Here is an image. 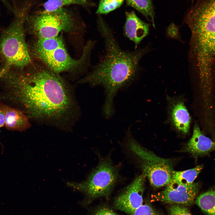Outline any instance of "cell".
Returning a JSON list of instances; mask_svg holds the SVG:
<instances>
[{
	"label": "cell",
	"instance_id": "obj_1",
	"mask_svg": "<svg viewBox=\"0 0 215 215\" xmlns=\"http://www.w3.org/2000/svg\"><path fill=\"white\" fill-rule=\"evenodd\" d=\"M57 74L45 69L6 71L0 77V102L30 119L71 131L80 108L73 89Z\"/></svg>",
	"mask_w": 215,
	"mask_h": 215
},
{
	"label": "cell",
	"instance_id": "obj_2",
	"mask_svg": "<svg viewBox=\"0 0 215 215\" xmlns=\"http://www.w3.org/2000/svg\"><path fill=\"white\" fill-rule=\"evenodd\" d=\"M97 27L103 40L105 53L78 82L104 88L105 96L103 113L109 118L114 112L113 101L117 93L135 80L139 71L140 60L150 50L147 47L132 51L122 49L113 31L101 16L97 19Z\"/></svg>",
	"mask_w": 215,
	"mask_h": 215
},
{
	"label": "cell",
	"instance_id": "obj_3",
	"mask_svg": "<svg viewBox=\"0 0 215 215\" xmlns=\"http://www.w3.org/2000/svg\"><path fill=\"white\" fill-rule=\"evenodd\" d=\"M185 22L191 32L190 56L198 74L212 75L215 64V0H198Z\"/></svg>",
	"mask_w": 215,
	"mask_h": 215
},
{
	"label": "cell",
	"instance_id": "obj_4",
	"mask_svg": "<svg viewBox=\"0 0 215 215\" xmlns=\"http://www.w3.org/2000/svg\"><path fill=\"white\" fill-rule=\"evenodd\" d=\"M29 8L26 6L16 12L14 19L0 36V74L8 70H22L31 62L25 37L24 24Z\"/></svg>",
	"mask_w": 215,
	"mask_h": 215
},
{
	"label": "cell",
	"instance_id": "obj_5",
	"mask_svg": "<svg viewBox=\"0 0 215 215\" xmlns=\"http://www.w3.org/2000/svg\"><path fill=\"white\" fill-rule=\"evenodd\" d=\"M129 131L126 137L127 148L136 158L151 185L159 188L168 185L174 170L172 160L159 157L143 147L131 137Z\"/></svg>",
	"mask_w": 215,
	"mask_h": 215
},
{
	"label": "cell",
	"instance_id": "obj_6",
	"mask_svg": "<svg viewBox=\"0 0 215 215\" xmlns=\"http://www.w3.org/2000/svg\"><path fill=\"white\" fill-rule=\"evenodd\" d=\"M119 167L109 157L102 158L86 179L80 183H69V185L91 198L107 197L120 178Z\"/></svg>",
	"mask_w": 215,
	"mask_h": 215
},
{
	"label": "cell",
	"instance_id": "obj_7",
	"mask_svg": "<svg viewBox=\"0 0 215 215\" xmlns=\"http://www.w3.org/2000/svg\"><path fill=\"white\" fill-rule=\"evenodd\" d=\"M39 39L58 36L62 31L73 30L85 32L84 26H80L72 13L64 7L51 11L43 10L28 16L26 19Z\"/></svg>",
	"mask_w": 215,
	"mask_h": 215
},
{
	"label": "cell",
	"instance_id": "obj_8",
	"mask_svg": "<svg viewBox=\"0 0 215 215\" xmlns=\"http://www.w3.org/2000/svg\"><path fill=\"white\" fill-rule=\"evenodd\" d=\"M96 41L88 40L83 48L81 57L72 58L63 44L50 51L35 54L53 72L58 74L68 70L87 73L91 64V56Z\"/></svg>",
	"mask_w": 215,
	"mask_h": 215
},
{
	"label": "cell",
	"instance_id": "obj_9",
	"mask_svg": "<svg viewBox=\"0 0 215 215\" xmlns=\"http://www.w3.org/2000/svg\"><path fill=\"white\" fill-rule=\"evenodd\" d=\"M199 188L198 182L189 185L171 183L164 190L153 195L152 199L163 203L190 206L195 200Z\"/></svg>",
	"mask_w": 215,
	"mask_h": 215
},
{
	"label": "cell",
	"instance_id": "obj_10",
	"mask_svg": "<svg viewBox=\"0 0 215 215\" xmlns=\"http://www.w3.org/2000/svg\"><path fill=\"white\" fill-rule=\"evenodd\" d=\"M146 177L143 173L136 177L115 198V208L129 215L143 204V196Z\"/></svg>",
	"mask_w": 215,
	"mask_h": 215
},
{
	"label": "cell",
	"instance_id": "obj_11",
	"mask_svg": "<svg viewBox=\"0 0 215 215\" xmlns=\"http://www.w3.org/2000/svg\"><path fill=\"white\" fill-rule=\"evenodd\" d=\"M123 26L124 36L134 43L135 49L149 33L150 24L141 20L133 10L126 12Z\"/></svg>",
	"mask_w": 215,
	"mask_h": 215
},
{
	"label": "cell",
	"instance_id": "obj_12",
	"mask_svg": "<svg viewBox=\"0 0 215 215\" xmlns=\"http://www.w3.org/2000/svg\"><path fill=\"white\" fill-rule=\"evenodd\" d=\"M215 150V141L204 135L195 124L191 139L182 150L195 157L205 156Z\"/></svg>",
	"mask_w": 215,
	"mask_h": 215
},
{
	"label": "cell",
	"instance_id": "obj_13",
	"mask_svg": "<svg viewBox=\"0 0 215 215\" xmlns=\"http://www.w3.org/2000/svg\"><path fill=\"white\" fill-rule=\"evenodd\" d=\"M0 109L4 114V126L7 129L22 132L31 127L30 119L20 109L0 102Z\"/></svg>",
	"mask_w": 215,
	"mask_h": 215
},
{
	"label": "cell",
	"instance_id": "obj_14",
	"mask_svg": "<svg viewBox=\"0 0 215 215\" xmlns=\"http://www.w3.org/2000/svg\"><path fill=\"white\" fill-rule=\"evenodd\" d=\"M170 115L175 128L183 133H187L189 129L191 118L184 103L179 101L174 102L171 107Z\"/></svg>",
	"mask_w": 215,
	"mask_h": 215
},
{
	"label": "cell",
	"instance_id": "obj_15",
	"mask_svg": "<svg viewBox=\"0 0 215 215\" xmlns=\"http://www.w3.org/2000/svg\"><path fill=\"white\" fill-rule=\"evenodd\" d=\"M195 203L208 215H215V185L212 188L199 195Z\"/></svg>",
	"mask_w": 215,
	"mask_h": 215
},
{
	"label": "cell",
	"instance_id": "obj_16",
	"mask_svg": "<svg viewBox=\"0 0 215 215\" xmlns=\"http://www.w3.org/2000/svg\"><path fill=\"white\" fill-rule=\"evenodd\" d=\"M127 5L132 7L150 21L155 28V13L153 0H125Z\"/></svg>",
	"mask_w": 215,
	"mask_h": 215
},
{
	"label": "cell",
	"instance_id": "obj_17",
	"mask_svg": "<svg viewBox=\"0 0 215 215\" xmlns=\"http://www.w3.org/2000/svg\"><path fill=\"white\" fill-rule=\"evenodd\" d=\"M203 168L202 165L195 168L181 171H173L170 183H177L183 185H189L194 181Z\"/></svg>",
	"mask_w": 215,
	"mask_h": 215
},
{
	"label": "cell",
	"instance_id": "obj_18",
	"mask_svg": "<svg viewBox=\"0 0 215 215\" xmlns=\"http://www.w3.org/2000/svg\"><path fill=\"white\" fill-rule=\"evenodd\" d=\"M64 44L61 37L46 39H38L34 47L35 53L45 52L53 50Z\"/></svg>",
	"mask_w": 215,
	"mask_h": 215
},
{
	"label": "cell",
	"instance_id": "obj_19",
	"mask_svg": "<svg viewBox=\"0 0 215 215\" xmlns=\"http://www.w3.org/2000/svg\"><path fill=\"white\" fill-rule=\"evenodd\" d=\"M87 0H47L44 4V10L51 11L72 4L86 6Z\"/></svg>",
	"mask_w": 215,
	"mask_h": 215
},
{
	"label": "cell",
	"instance_id": "obj_20",
	"mask_svg": "<svg viewBox=\"0 0 215 215\" xmlns=\"http://www.w3.org/2000/svg\"><path fill=\"white\" fill-rule=\"evenodd\" d=\"M125 0H100L96 13L106 14L119 7Z\"/></svg>",
	"mask_w": 215,
	"mask_h": 215
},
{
	"label": "cell",
	"instance_id": "obj_21",
	"mask_svg": "<svg viewBox=\"0 0 215 215\" xmlns=\"http://www.w3.org/2000/svg\"><path fill=\"white\" fill-rule=\"evenodd\" d=\"M169 210V215H192L185 206L171 204Z\"/></svg>",
	"mask_w": 215,
	"mask_h": 215
},
{
	"label": "cell",
	"instance_id": "obj_22",
	"mask_svg": "<svg viewBox=\"0 0 215 215\" xmlns=\"http://www.w3.org/2000/svg\"><path fill=\"white\" fill-rule=\"evenodd\" d=\"M133 215H158V213L149 205L142 204L134 212Z\"/></svg>",
	"mask_w": 215,
	"mask_h": 215
},
{
	"label": "cell",
	"instance_id": "obj_23",
	"mask_svg": "<svg viewBox=\"0 0 215 215\" xmlns=\"http://www.w3.org/2000/svg\"><path fill=\"white\" fill-rule=\"evenodd\" d=\"M167 31L168 35L172 38H176L179 36L178 27L173 23L168 27Z\"/></svg>",
	"mask_w": 215,
	"mask_h": 215
},
{
	"label": "cell",
	"instance_id": "obj_24",
	"mask_svg": "<svg viewBox=\"0 0 215 215\" xmlns=\"http://www.w3.org/2000/svg\"><path fill=\"white\" fill-rule=\"evenodd\" d=\"M95 215H118L112 210L107 207H102L99 209Z\"/></svg>",
	"mask_w": 215,
	"mask_h": 215
},
{
	"label": "cell",
	"instance_id": "obj_25",
	"mask_svg": "<svg viewBox=\"0 0 215 215\" xmlns=\"http://www.w3.org/2000/svg\"><path fill=\"white\" fill-rule=\"evenodd\" d=\"M5 117L4 114L0 109V128L5 126Z\"/></svg>",
	"mask_w": 215,
	"mask_h": 215
},
{
	"label": "cell",
	"instance_id": "obj_26",
	"mask_svg": "<svg viewBox=\"0 0 215 215\" xmlns=\"http://www.w3.org/2000/svg\"><path fill=\"white\" fill-rule=\"evenodd\" d=\"M191 1H192V3H193V1H194V0H191Z\"/></svg>",
	"mask_w": 215,
	"mask_h": 215
}]
</instances>
